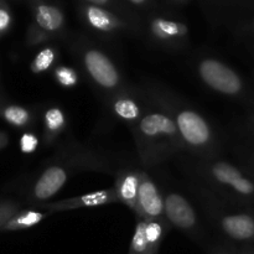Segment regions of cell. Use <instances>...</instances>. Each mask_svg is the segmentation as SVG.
<instances>
[{"label": "cell", "instance_id": "1", "mask_svg": "<svg viewBox=\"0 0 254 254\" xmlns=\"http://www.w3.org/2000/svg\"><path fill=\"white\" fill-rule=\"evenodd\" d=\"M116 159L74 139L62 141L54 155L41 166L27 188V200L34 205L47 202L64 188L69 179L82 171L116 174Z\"/></svg>", "mask_w": 254, "mask_h": 254}, {"label": "cell", "instance_id": "2", "mask_svg": "<svg viewBox=\"0 0 254 254\" xmlns=\"http://www.w3.org/2000/svg\"><path fill=\"white\" fill-rule=\"evenodd\" d=\"M140 87L151 101L170 114L180 134L185 153L197 156L223 154L226 138L195 106L154 79H145Z\"/></svg>", "mask_w": 254, "mask_h": 254}, {"label": "cell", "instance_id": "3", "mask_svg": "<svg viewBox=\"0 0 254 254\" xmlns=\"http://www.w3.org/2000/svg\"><path fill=\"white\" fill-rule=\"evenodd\" d=\"M171 161L185 179L201 184L225 200L254 210V176L223 154L197 156L181 153Z\"/></svg>", "mask_w": 254, "mask_h": 254}, {"label": "cell", "instance_id": "4", "mask_svg": "<svg viewBox=\"0 0 254 254\" xmlns=\"http://www.w3.org/2000/svg\"><path fill=\"white\" fill-rule=\"evenodd\" d=\"M185 181L186 191L216 237L237 246L254 245V210L225 200L196 181Z\"/></svg>", "mask_w": 254, "mask_h": 254}, {"label": "cell", "instance_id": "5", "mask_svg": "<svg viewBox=\"0 0 254 254\" xmlns=\"http://www.w3.org/2000/svg\"><path fill=\"white\" fill-rule=\"evenodd\" d=\"M150 99V98H149ZM144 168L155 169L179 154L185 153L178 128L170 114L150 99V106L140 121L130 127Z\"/></svg>", "mask_w": 254, "mask_h": 254}, {"label": "cell", "instance_id": "6", "mask_svg": "<svg viewBox=\"0 0 254 254\" xmlns=\"http://www.w3.org/2000/svg\"><path fill=\"white\" fill-rule=\"evenodd\" d=\"M69 50L82 73L104 103L130 84L114 57L93 40L82 35L74 36L69 42Z\"/></svg>", "mask_w": 254, "mask_h": 254}, {"label": "cell", "instance_id": "7", "mask_svg": "<svg viewBox=\"0 0 254 254\" xmlns=\"http://www.w3.org/2000/svg\"><path fill=\"white\" fill-rule=\"evenodd\" d=\"M193 71L203 86L245 106L254 107V91L242 74L217 56L203 54L193 60Z\"/></svg>", "mask_w": 254, "mask_h": 254}, {"label": "cell", "instance_id": "8", "mask_svg": "<svg viewBox=\"0 0 254 254\" xmlns=\"http://www.w3.org/2000/svg\"><path fill=\"white\" fill-rule=\"evenodd\" d=\"M159 185L165 202L166 220L171 228H176L193 242L207 247L216 236H212V230L192 197H189L179 189L171 186L165 179Z\"/></svg>", "mask_w": 254, "mask_h": 254}, {"label": "cell", "instance_id": "9", "mask_svg": "<svg viewBox=\"0 0 254 254\" xmlns=\"http://www.w3.org/2000/svg\"><path fill=\"white\" fill-rule=\"evenodd\" d=\"M32 21L26 31L27 46L34 47L66 35V15L52 0H27Z\"/></svg>", "mask_w": 254, "mask_h": 254}, {"label": "cell", "instance_id": "10", "mask_svg": "<svg viewBox=\"0 0 254 254\" xmlns=\"http://www.w3.org/2000/svg\"><path fill=\"white\" fill-rule=\"evenodd\" d=\"M143 34L154 46L168 51H183L190 42V30L185 22L158 11L143 19Z\"/></svg>", "mask_w": 254, "mask_h": 254}, {"label": "cell", "instance_id": "11", "mask_svg": "<svg viewBox=\"0 0 254 254\" xmlns=\"http://www.w3.org/2000/svg\"><path fill=\"white\" fill-rule=\"evenodd\" d=\"M78 16L84 26L102 37H119L122 35H141L143 30L122 15L94 5L79 2Z\"/></svg>", "mask_w": 254, "mask_h": 254}, {"label": "cell", "instance_id": "12", "mask_svg": "<svg viewBox=\"0 0 254 254\" xmlns=\"http://www.w3.org/2000/svg\"><path fill=\"white\" fill-rule=\"evenodd\" d=\"M106 106L118 121L130 128L138 123L150 106V99L140 86L129 84L106 102Z\"/></svg>", "mask_w": 254, "mask_h": 254}, {"label": "cell", "instance_id": "13", "mask_svg": "<svg viewBox=\"0 0 254 254\" xmlns=\"http://www.w3.org/2000/svg\"><path fill=\"white\" fill-rule=\"evenodd\" d=\"M134 212L136 217L151 222V221H168L165 215V202L163 191L158 181L146 170H143L140 186L136 198V207Z\"/></svg>", "mask_w": 254, "mask_h": 254}, {"label": "cell", "instance_id": "14", "mask_svg": "<svg viewBox=\"0 0 254 254\" xmlns=\"http://www.w3.org/2000/svg\"><path fill=\"white\" fill-rule=\"evenodd\" d=\"M168 221H146L136 217L129 254H159L161 243L170 231Z\"/></svg>", "mask_w": 254, "mask_h": 254}, {"label": "cell", "instance_id": "15", "mask_svg": "<svg viewBox=\"0 0 254 254\" xmlns=\"http://www.w3.org/2000/svg\"><path fill=\"white\" fill-rule=\"evenodd\" d=\"M118 202L116 191L113 188L104 189V190L93 191V192L84 193L76 197L64 198V200L54 201V202H44L36 205V207L42 208L50 212H62V211L78 210L86 207H98V206L109 205V203Z\"/></svg>", "mask_w": 254, "mask_h": 254}, {"label": "cell", "instance_id": "16", "mask_svg": "<svg viewBox=\"0 0 254 254\" xmlns=\"http://www.w3.org/2000/svg\"><path fill=\"white\" fill-rule=\"evenodd\" d=\"M141 175H143V169L133 168V166L119 168L118 171L114 174V185L112 188L116 191L118 202L123 203L133 211H135L136 207Z\"/></svg>", "mask_w": 254, "mask_h": 254}, {"label": "cell", "instance_id": "17", "mask_svg": "<svg viewBox=\"0 0 254 254\" xmlns=\"http://www.w3.org/2000/svg\"><path fill=\"white\" fill-rule=\"evenodd\" d=\"M226 146L232 151L236 163L254 176V136L233 128L232 134L226 138Z\"/></svg>", "mask_w": 254, "mask_h": 254}, {"label": "cell", "instance_id": "18", "mask_svg": "<svg viewBox=\"0 0 254 254\" xmlns=\"http://www.w3.org/2000/svg\"><path fill=\"white\" fill-rule=\"evenodd\" d=\"M44 134L42 141L45 148H52L57 144L60 136L68 128V118L60 106H50L42 114Z\"/></svg>", "mask_w": 254, "mask_h": 254}, {"label": "cell", "instance_id": "19", "mask_svg": "<svg viewBox=\"0 0 254 254\" xmlns=\"http://www.w3.org/2000/svg\"><path fill=\"white\" fill-rule=\"evenodd\" d=\"M52 212L50 211H41L36 208H29V210H20L19 212L15 213L9 221L4 225L1 231H21L31 228L34 226L39 225L40 222L51 216Z\"/></svg>", "mask_w": 254, "mask_h": 254}, {"label": "cell", "instance_id": "20", "mask_svg": "<svg viewBox=\"0 0 254 254\" xmlns=\"http://www.w3.org/2000/svg\"><path fill=\"white\" fill-rule=\"evenodd\" d=\"M79 2H84V4L94 5V6L112 10V11L124 16L126 19L130 20L131 22L138 25L143 30V17L133 7H130V5L126 0H79Z\"/></svg>", "mask_w": 254, "mask_h": 254}, {"label": "cell", "instance_id": "21", "mask_svg": "<svg viewBox=\"0 0 254 254\" xmlns=\"http://www.w3.org/2000/svg\"><path fill=\"white\" fill-rule=\"evenodd\" d=\"M60 57V49L56 45H46L42 47L30 64V71L35 74H41L54 69L57 66Z\"/></svg>", "mask_w": 254, "mask_h": 254}, {"label": "cell", "instance_id": "22", "mask_svg": "<svg viewBox=\"0 0 254 254\" xmlns=\"http://www.w3.org/2000/svg\"><path fill=\"white\" fill-rule=\"evenodd\" d=\"M0 116L4 118L6 123L14 128L24 129L27 128L34 122V114L29 108L19 104H6L0 108Z\"/></svg>", "mask_w": 254, "mask_h": 254}, {"label": "cell", "instance_id": "23", "mask_svg": "<svg viewBox=\"0 0 254 254\" xmlns=\"http://www.w3.org/2000/svg\"><path fill=\"white\" fill-rule=\"evenodd\" d=\"M55 82L64 89L74 88L79 83V74L73 67L66 64H57L52 69Z\"/></svg>", "mask_w": 254, "mask_h": 254}, {"label": "cell", "instance_id": "24", "mask_svg": "<svg viewBox=\"0 0 254 254\" xmlns=\"http://www.w3.org/2000/svg\"><path fill=\"white\" fill-rule=\"evenodd\" d=\"M207 254H240V246L235 245L228 241L215 238L210 245L206 247Z\"/></svg>", "mask_w": 254, "mask_h": 254}, {"label": "cell", "instance_id": "25", "mask_svg": "<svg viewBox=\"0 0 254 254\" xmlns=\"http://www.w3.org/2000/svg\"><path fill=\"white\" fill-rule=\"evenodd\" d=\"M21 210L20 208V205L17 202H14L11 200H5L0 201V231L4 227L5 223L15 215L19 211Z\"/></svg>", "mask_w": 254, "mask_h": 254}, {"label": "cell", "instance_id": "26", "mask_svg": "<svg viewBox=\"0 0 254 254\" xmlns=\"http://www.w3.org/2000/svg\"><path fill=\"white\" fill-rule=\"evenodd\" d=\"M40 144L39 136L32 131H25L20 138V150L24 154H32L37 150Z\"/></svg>", "mask_w": 254, "mask_h": 254}, {"label": "cell", "instance_id": "27", "mask_svg": "<svg viewBox=\"0 0 254 254\" xmlns=\"http://www.w3.org/2000/svg\"><path fill=\"white\" fill-rule=\"evenodd\" d=\"M12 25V14L6 0H0V37L4 36Z\"/></svg>", "mask_w": 254, "mask_h": 254}, {"label": "cell", "instance_id": "28", "mask_svg": "<svg viewBox=\"0 0 254 254\" xmlns=\"http://www.w3.org/2000/svg\"><path fill=\"white\" fill-rule=\"evenodd\" d=\"M130 7H133L136 12L143 11L146 14H151L155 12L159 9V5L156 0H126Z\"/></svg>", "mask_w": 254, "mask_h": 254}, {"label": "cell", "instance_id": "29", "mask_svg": "<svg viewBox=\"0 0 254 254\" xmlns=\"http://www.w3.org/2000/svg\"><path fill=\"white\" fill-rule=\"evenodd\" d=\"M237 32L243 39L253 40L254 41V15L247 22H245V24H242L238 27Z\"/></svg>", "mask_w": 254, "mask_h": 254}, {"label": "cell", "instance_id": "30", "mask_svg": "<svg viewBox=\"0 0 254 254\" xmlns=\"http://www.w3.org/2000/svg\"><path fill=\"white\" fill-rule=\"evenodd\" d=\"M243 127H246V128H251V129H254V111L251 112L250 116L246 118L245 123L242 124Z\"/></svg>", "mask_w": 254, "mask_h": 254}, {"label": "cell", "instance_id": "31", "mask_svg": "<svg viewBox=\"0 0 254 254\" xmlns=\"http://www.w3.org/2000/svg\"><path fill=\"white\" fill-rule=\"evenodd\" d=\"M240 254H254V245L240 246Z\"/></svg>", "mask_w": 254, "mask_h": 254}, {"label": "cell", "instance_id": "32", "mask_svg": "<svg viewBox=\"0 0 254 254\" xmlns=\"http://www.w3.org/2000/svg\"><path fill=\"white\" fill-rule=\"evenodd\" d=\"M7 141H9V136H7V134L4 133V131H0V150L7 145Z\"/></svg>", "mask_w": 254, "mask_h": 254}, {"label": "cell", "instance_id": "33", "mask_svg": "<svg viewBox=\"0 0 254 254\" xmlns=\"http://www.w3.org/2000/svg\"><path fill=\"white\" fill-rule=\"evenodd\" d=\"M166 1L171 2V4H175V5H186L190 0H166Z\"/></svg>", "mask_w": 254, "mask_h": 254}, {"label": "cell", "instance_id": "34", "mask_svg": "<svg viewBox=\"0 0 254 254\" xmlns=\"http://www.w3.org/2000/svg\"><path fill=\"white\" fill-rule=\"evenodd\" d=\"M238 128H240L241 130L246 131V133H247V134H250V135L254 136V129H251V128H246V127H243V126H240V127H238Z\"/></svg>", "mask_w": 254, "mask_h": 254}]
</instances>
